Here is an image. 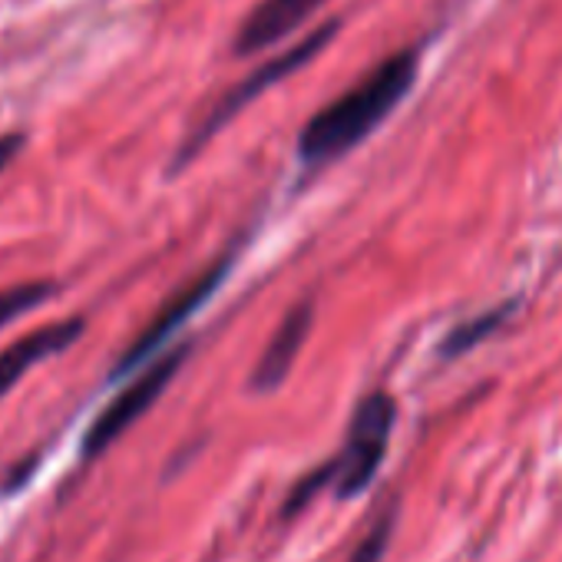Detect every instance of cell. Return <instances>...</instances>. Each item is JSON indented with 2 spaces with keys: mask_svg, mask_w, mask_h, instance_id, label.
<instances>
[{
  "mask_svg": "<svg viewBox=\"0 0 562 562\" xmlns=\"http://www.w3.org/2000/svg\"><path fill=\"white\" fill-rule=\"evenodd\" d=\"M394 424H397V404L384 391L368 394L355 407V417L348 427V443H345L341 457H335V493L341 499H355L374 483V476L384 463Z\"/></svg>",
  "mask_w": 562,
  "mask_h": 562,
  "instance_id": "obj_2",
  "label": "cell"
},
{
  "mask_svg": "<svg viewBox=\"0 0 562 562\" xmlns=\"http://www.w3.org/2000/svg\"><path fill=\"white\" fill-rule=\"evenodd\" d=\"M186 348H172V351H162L159 358H153L149 368H143L100 414L97 420L90 424L87 437H83V457L93 460L100 457L110 443H116L156 401L159 394L169 387V381L176 378V371L182 368L186 361Z\"/></svg>",
  "mask_w": 562,
  "mask_h": 562,
  "instance_id": "obj_4",
  "label": "cell"
},
{
  "mask_svg": "<svg viewBox=\"0 0 562 562\" xmlns=\"http://www.w3.org/2000/svg\"><path fill=\"white\" fill-rule=\"evenodd\" d=\"M394 526H397V506H387V509L378 516V522L368 529V536L358 542V549L351 552L348 562H381L384 552H387V542H391V536H394Z\"/></svg>",
  "mask_w": 562,
  "mask_h": 562,
  "instance_id": "obj_11",
  "label": "cell"
},
{
  "mask_svg": "<svg viewBox=\"0 0 562 562\" xmlns=\"http://www.w3.org/2000/svg\"><path fill=\"white\" fill-rule=\"evenodd\" d=\"M335 34H338V21H328V24H322L318 31L305 34L292 50L278 54V57H268L258 70H251L235 90H228V93L215 103V110L202 120V126L186 139V146H182V153H179V166H182L189 156H195V153L215 136V130H222L235 113H241V106H248L251 100H258V97H261L268 87H274L278 80H285L289 74H295V70H302L305 64H312V60L335 41Z\"/></svg>",
  "mask_w": 562,
  "mask_h": 562,
  "instance_id": "obj_3",
  "label": "cell"
},
{
  "mask_svg": "<svg viewBox=\"0 0 562 562\" xmlns=\"http://www.w3.org/2000/svg\"><path fill=\"white\" fill-rule=\"evenodd\" d=\"M228 265H232V255H225V258H218L215 265H209L199 278H192L189 285L182 289V292H176L166 305H162V312L146 325V331L130 345V351L120 358V364H116V374H130V371H136V368H143L149 358H156L159 351H162V345L215 295V289L225 281V274H228Z\"/></svg>",
  "mask_w": 562,
  "mask_h": 562,
  "instance_id": "obj_5",
  "label": "cell"
},
{
  "mask_svg": "<svg viewBox=\"0 0 562 562\" xmlns=\"http://www.w3.org/2000/svg\"><path fill=\"white\" fill-rule=\"evenodd\" d=\"M516 312H519V299H506V302H499V305H493V308H486V312H480V315H473V318H467V322H460V325H453V328L443 335L437 355H440L443 361H457V358L470 355V351L480 348L486 338H493L496 331H503Z\"/></svg>",
  "mask_w": 562,
  "mask_h": 562,
  "instance_id": "obj_9",
  "label": "cell"
},
{
  "mask_svg": "<svg viewBox=\"0 0 562 562\" xmlns=\"http://www.w3.org/2000/svg\"><path fill=\"white\" fill-rule=\"evenodd\" d=\"M54 281H24V285H14V289H4L0 292V328L18 322L21 315L41 308L50 295H54Z\"/></svg>",
  "mask_w": 562,
  "mask_h": 562,
  "instance_id": "obj_10",
  "label": "cell"
},
{
  "mask_svg": "<svg viewBox=\"0 0 562 562\" xmlns=\"http://www.w3.org/2000/svg\"><path fill=\"white\" fill-rule=\"evenodd\" d=\"M325 4V0H258L251 14L238 24L235 34V54L251 57L258 50H268L302 31V24Z\"/></svg>",
  "mask_w": 562,
  "mask_h": 562,
  "instance_id": "obj_6",
  "label": "cell"
},
{
  "mask_svg": "<svg viewBox=\"0 0 562 562\" xmlns=\"http://www.w3.org/2000/svg\"><path fill=\"white\" fill-rule=\"evenodd\" d=\"M80 335H83V318H67V322H57V325H44V328L18 338L11 348L0 351V397L11 394L14 384L31 368H37L41 361L67 351Z\"/></svg>",
  "mask_w": 562,
  "mask_h": 562,
  "instance_id": "obj_8",
  "label": "cell"
},
{
  "mask_svg": "<svg viewBox=\"0 0 562 562\" xmlns=\"http://www.w3.org/2000/svg\"><path fill=\"white\" fill-rule=\"evenodd\" d=\"M24 146H27L24 133H4V136H0V172H4L24 153Z\"/></svg>",
  "mask_w": 562,
  "mask_h": 562,
  "instance_id": "obj_12",
  "label": "cell"
},
{
  "mask_svg": "<svg viewBox=\"0 0 562 562\" xmlns=\"http://www.w3.org/2000/svg\"><path fill=\"white\" fill-rule=\"evenodd\" d=\"M420 74V54L397 50L387 60H381L371 74H364L351 90H345L338 100H331L325 110H318L302 136H299V159L308 169L331 166L345 153L358 149L414 90Z\"/></svg>",
  "mask_w": 562,
  "mask_h": 562,
  "instance_id": "obj_1",
  "label": "cell"
},
{
  "mask_svg": "<svg viewBox=\"0 0 562 562\" xmlns=\"http://www.w3.org/2000/svg\"><path fill=\"white\" fill-rule=\"evenodd\" d=\"M312 322H315V305L312 302H302L285 315V322L278 325V331L271 335L268 348L261 351V358H258V364L251 371V387L255 391L268 394V391H278L281 384L289 381V374H292V368H295V361H299V355H302V348H305V341L312 335Z\"/></svg>",
  "mask_w": 562,
  "mask_h": 562,
  "instance_id": "obj_7",
  "label": "cell"
}]
</instances>
